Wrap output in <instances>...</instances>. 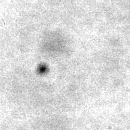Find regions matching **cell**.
<instances>
[{"mask_svg":"<svg viewBox=\"0 0 130 130\" xmlns=\"http://www.w3.org/2000/svg\"><path fill=\"white\" fill-rule=\"evenodd\" d=\"M47 71V67L46 65L41 64L38 65L37 68V73L39 75L44 74Z\"/></svg>","mask_w":130,"mask_h":130,"instance_id":"cell-1","label":"cell"}]
</instances>
